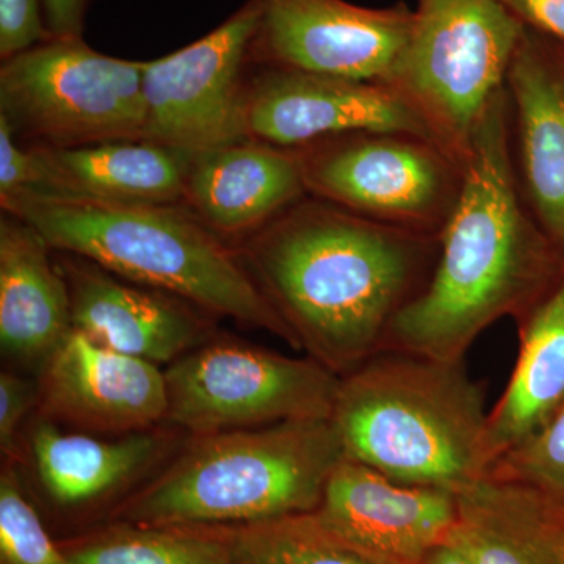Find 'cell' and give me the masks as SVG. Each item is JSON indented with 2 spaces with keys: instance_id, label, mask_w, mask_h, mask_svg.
Returning <instances> with one entry per match:
<instances>
[{
  "instance_id": "7a4b0ae2",
  "label": "cell",
  "mask_w": 564,
  "mask_h": 564,
  "mask_svg": "<svg viewBox=\"0 0 564 564\" xmlns=\"http://www.w3.org/2000/svg\"><path fill=\"white\" fill-rule=\"evenodd\" d=\"M510 111L505 85L475 129L432 278L395 315L381 350L464 361L494 322L513 317L519 325L564 280L562 251L519 191Z\"/></svg>"
},
{
  "instance_id": "5bb4252c",
  "label": "cell",
  "mask_w": 564,
  "mask_h": 564,
  "mask_svg": "<svg viewBox=\"0 0 564 564\" xmlns=\"http://www.w3.org/2000/svg\"><path fill=\"white\" fill-rule=\"evenodd\" d=\"M62 254L73 329L91 343L161 367L212 339L210 314L195 304Z\"/></svg>"
},
{
  "instance_id": "cb8c5ba5",
  "label": "cell",
  "mask_w": 564,
  "mask_h": 564,
  "mask_svg": "<svg viewBox=\"0 0 564 564\" xmlns=\"http://www.w3.org/2000/svg\"><path fill=\"white\" fill-rule=\"evenodd\" d=\"M214 529L231 564H375L326 529L314 511Z\"/></svg>"
},
{
  "instance_id": "603a6c76",
  "label": "cell",
  "mask_w": 564,
  "mask_h": 564,
  "mask_svg": "<svg viewBox=\"0 0 564 564\" xmlns=\"http://www.w3.org/2000/svg\"><path fill=\"white\" fill-rule=\"evenodd\" d=\"M58 545L70 564H231L214 527L110 522Z\"/></svg>"
},
{
  "instance_id": "8fae6325",
  "label": "cell",
  "mask_w": 564,
  "mask_h": 564,
  "mask_svg": "<svg viewBox=\"0 0 564 564\" xmlns=\"http://www.w3.org/2000/svg\"><path fill=\"white\" fill-rule=\"evenodd\" d=\"M259 24L252 63L339 79L384 82L414 11L366 9L344 0H251Z\"/></svg>"
},
{
  "instance_id": "6da1fadb",
  "label": "cell",
  "mask_w": 564,
  "mask_h": 564,
  "mask_svg": "<svg viewBox=\"0 0 564 564\" xmlns=\"http://www.w3.org/2000/svg\"><path fill=\"white\" fill-rule=\"evenodd\" d=\"M441 236L304 196L237 248L295 339L337 377L381 351L395 315L429 284Z\"/></svg>"
},
{
  "instance_id": "f1b7e54d",
  "label": "cell",
  "mask_w": 564,
  "mask_h": 564,
  "mask_svg": "<svg viewBox=\"0 0 564 564\" xmlns=\"http://www.w3.org/2000/svg\"><path fill=\"white\" fill-rule=\"evenodd\" d=\"M31 176V148H21L9 124L0 118V203L2 206L25 192Z\"/></svg>"
},
{
  "instance_id": "d6a6232c",
  "label": "cell",
  "mask_w": 564,
  "mask_h": 564,
  "mask_svg": "<svg viewBox=\"0 0 564 564\" xmlns=\"http://www.w3.org/2000/svg\"><path fill=\"white\" fill-rule=\"evenodd\" d=\"M555 41V55L556 63H558L560 76H562L563 88H564V44L560 41Z\"/></svg>"
},
{
  "instance_id": "4fadbf2b",
  "label": "cell",
  "mask_w": 564,
  "mask_h": 564,
  "mask_svg": "<svg viewBox=\"0 0 564 564\" xmlns=\"http://www.w3.org/2000/svg\"><path fill=\"white\" fill-rule=\"evenodd\" d=\"M326 529L375 564H419L458 525L456 492L403 485L345 458L314 510Z\"/></svg>"
},
{
  "instance_id": "52a82bcc",
  "label": "cell",
  "mask_w": 564,
  "mask_h": 564,
  "mask_svg": "<svg viewBox=\"0 0 564 564\" xmlns=\"http://www.w3.org/2000/svg\"><path fill=\"white\" fill-rule=\"evenodd\" d=\"M143 63L101 54L82 36H50L2 61L0 118L33 147L143 140Z\"/></svg>"
},
{
  "instance_id": "3957f363",
  "label": "cell",
  "mask_w": 564,
  "mask_h": 564,
  "mask_svg": "<svg viewBox=\"0 0 564 564\" xmlns=\"http://www.w3.org/2000/svg\"><path fill=\"white\" fill-rule=\"evenodd\" d=\"M488 415L464 361L381 350L340 377L332 421L345 458L399 484L458 492L488 470Z\"/></svg>"
},
{
  "instance_id": "e0dca14e",
  "label": "cell",
  "mask_w": 564,
  "mask_h": 564,
  "mask_svg": "<svg viewBox=\"0 0 564 564\" xmlns=\"http://www.w3.org/2000/svg\"><path fill=\"white\" fill-rule=\"evenodd\" d=\"M304 196L295 148L245 139L193 158L184 203L221 239L243 240Z\"/></svg>"
},
{
  "instance_id": "7402d4cb",
  "label": "cell",
  "mask_w": 564,
  "mask_h": 564,
  "mask_svg": "<svg viewBox=\"0 0 564 564\" xmlns=\"http://www.w3.org/2000/svg\"><path fill=\"white\" fill-rule=\"evenodd\" d=\"M519 343L510 381L489 410L485 440L488 469L497 458L540 432L563 408L564 280L519 323Z\"/></svg>"
},
{
  "instance_id": "ba28073f",
  "label": "cell",
  "mask_w": 564,
  "mask_h": 564,
  "mask_svg": "<svg viewBox=\"0 0 564 564\" xmlns=\"http://www.w3.org/2000/svg\"><path fill=\"white\" fill-rule=\"evenodd\" d=\"M166 423L192 436L332 419L340 377L310 358L210 339L165 370Z\"/></svg>"
},
{
  "instance_id": "1f68e13d",
  "label": "cell",
  "mask_w": 564,
  "mask_h": 564,
  "mask_svg": "<svg viewBox=\"0 0 564 564\" xmlns=\"http://www.w3.org/2000/svg\"><path fill=\"white\" fill-rule=\"evenodd\" d=\"M419 564H475L474 560L454 541H447L432 549Z\"/></svg>"
},
{
  "instance_id": "9c48e42d",
  "label": "cell",
  "mask_w": 564,
  "mask_h": 564,
  "mask_svg": "<svg viewBox=\"0 0 564 564\" xmlns=\"http://www.w3.org/2000/svg\"><path fill=\"white\" fill-rule=\"evenodd\" d=\"M295 150L307 196L395 228L441 236L462 196L463 166L419 137L352 132Z\"/></svg>"
},
{
  "instance_id": "d6986e66",
  "label": "cell",
  "mask_w": 564,
  "mask_h": 564,
  "mask_svg": "<svg viewBox=\"0 0 564 564\" xmlns=\"http://www.w3.org/2000/svg\"><path fill=\"white\" fill-rule=\"evenodd\" d=\"M52 248L17 215L0 218V347L11 361L43 369L73 332L68 284Z\"/></svg>"
},
{
  "instance_id": "277c9868",
  "label": "cell",
  "mask_w": 564,
  "mask_h": 564,
  "mask_svg": "<svg viewBox=\"0 0 564 564\" xmlns=\"http://www.w3.org/2000/svg\"><path fill=\"white\" fill-rule=\"evenodd\" d=\"M345 459L332 419L199 434L110 511V522L239 525L307 513Z\"/></svg>"
},
{
  "instance_id": "484cf974",
  "label": "cell",
  "mask_w": 564,
  "mask_h": 564,
  "mask_svg": "<svg viewBox=\"0 0 564 564\" xmlns=\"http://www.w3.org/2000/svg\"><path fill=\"white\" fill-rule=\"evenodd\" d=\"M0 564H70L25 496L11 463L0 475Z\"/></svg>"
},
{
  "instance_id": "8992f818",
  "label": "cell",
  "mask_w": 564,
  "mask_h": 564,
  "mask_svg": "<svg viewBox=\"0 0 564 564\" xmlns=\"http://www.w3.org/2000/svg\"><path fill=\"white\" fill-rule=\"evenodd\" d=\"M524 29L497 0H419L406 43L383 82L464 170L478 121L507 85Z\"/></svg>"
},
{
  "instance_id": "ac0fdd59",
  "label": "cell",
  "mask_w": 564,
  "mask_h": 564,
  "mask_svg": "<svg viewBox=\"0 0 564 564\" xmlns=\"http://www.w3.org/2000/svg\"><path fill=\"white\" fill-rule=\"evenodd\" d=\"M534 218L564 256V88L555 41L525 28L507 77Z\"/></svg>"
},
{
  "instance_id": "4dcf8cb0",
  "label": "cell",
  "mask_w": 564,
  "mask_h": 564,
  "mask_svg": "<svg viewBox=\"0 0 564 564\" xmlns=\"http://www.w3.org/2000/svg\"><path fill=\"white\" fill-rule=\"evenodd\" d=\"M44 24L51 36L84 35L90 0H41Z\"/></svg>"
},
{
  "instance_id": "ffe728a7",
  "label": "cell",
  "mask_w": 564,
  "mask_h": 564,
  "mask_svg": "<svg viewBox=\"0 0 564 564\" xmlns=\"http://www.w3.org/2000/svg\"><path fill=\"white\" fill-rule=\"evenodd\" d=\"M173 436L162 430L99 440L85 433H65L41 417L29 432L35 473L47 499L62 510H82L147 474L169 455Z\"/></svg>"
},
{
  "instance_id": "9a60e30c",
  "label": "cell",
  "mask_w": 564,
  "mask_h": 564,
  "mask_svg": "<svg viewBox=\"0 0 564 564\" xmlns=\"http://www.w3.org/2000/svg\"><path fill=\"white\" fill-rule=\"evenodd\" d=\"M40 406L44 417L84 432L131 434L166 421L165 372L69 333L41 369Z\"/></svg>"
},
{
  "instance_id": "7c38bea8",
  "label": "cell",
  "mask_w": 564,
  "mask_h": 564,
  "mask_svg": "<svg viewBox=\"0 0 564 564\" xmlns=\"http://www.w3.org/2000/svg\"><path fill=\"white\" fill-rule=\"evenodd\" d=\"M245 124L248 139L282 148L352 132L406 133L440 147L417 110L383 82L272 66L250 77Z\"/></svg>"
},
{
  "instance_id": "83f0119b",
  "label": "cell",
  "mask_w": 564,
  "mask_h": 564,
  "mask_svg": "<svg viewBox=\"0 0 564 564\" xmlns=\"http://www.w3.org/2000/svg\"><path fill=\"white\" fill-rule=\"evenodd\" d=\"M40 403V383L13 372L0 373V447L14 456L18 433L29 411Z\"/></svg>"
},
{
  "instance_id": "5b68a950",
  "label": "cell",
  "mask_w": 564,
  "mask_h": 564,
  "mask_svg": "<svg viewBox=\"0 0 564 564\" xmlns=\"http://www.w3.org/2000/svg\"><path fill=\"white\" fill-rule=\"evenodd\" d=\"M3 212L31 223L54 251L80 256L207 314L274 334L296 350L239 251L180 204L20 203Z\"/></svg>"
},
{
  "instance_id": "30bf717a",
  "label": "cell",
  "mask_w": 564,
  "mask_h": 564,
  "mask_svg": "<svg viewBox=\"0 0 564 564\" xmlns=\"http://www.w3.org/2000/svg\"><path fill=\"white\" fill-rule=\"evenodd\" d=\"M259 17L247 0L217 29L143 63V140L196 155L248 139V66Z\"/></svg>"
},
{
  "instance_id": "4316f807",
  "label": "cell",
  "mask_w": 564,
  "mask_h": 564,
  "mask_svg": "<svg viewBox=\"0 0 564 564\" xmlns=\"http://www.w3.org/2000/svg\"><path fill=\"white\" fill-rule=\"evenodd\" d=\"M50 36L44 24L41 0H0V58L2 61L35 46Z\"/></svg>"
},
{
  "instance_id": "d4e9b609",
  "label": "cell",
  "mask_w": 564,
  "mask_h": 564,
  "mask_svg": "<svg viewBox=\"0 0 564 564\" xmlns=\"http://www.w3.org/2000/svg\"><path fill=\"white\" fill-rule=\"evenodd\" d=\"M485 477L527 486L564 510V404L540 432L497 458Z\"/></svg>"
},
{
  "instance_id": "f546056e",
  "label": "cell",
  "mask_w": 564,
  "mask_h": 564,
  "mask_svg": "<svg viewBox=\"0 0 564 564\" xmlns=\"http://www.w3.org/2000/svg\"><path fill=\"white\" fill-rule=\"evenodd\" d=\"M525 28L564 44V0H497Z\"/></svg>"
},
{
  "instance_id": "2e32d148",
  "label": "cell",
  "mask_w": 564,
  "mask_h": 564,
  "mask_svg": "<svg viewBox=\"0 0 564 564\" xmlns=\"http://www.w3.org/2000/svg\"><path fill=\"white\" fill-rule=\"evenodd\" d=\"M32 176L20 203L174 206L184 203L193 155L147 140L79 148L31 147Z\"/></svg>"
},
{
  "instance_id": "44dd1931",
  "label": "cell",
  "mask_w": 564,
  "mask_h": 564,
  "mask_svg": "<svg viewBox=\"0 0 564 564\" xmlns=\"http://www.w3.org/2000/svg\"><path fill=\"white\" fill-rule=\"evenodd\" d=\"M456 497L452 541L475 564H564V510L540 492L484 477Z\"/></svg>"
}]
</instances>
